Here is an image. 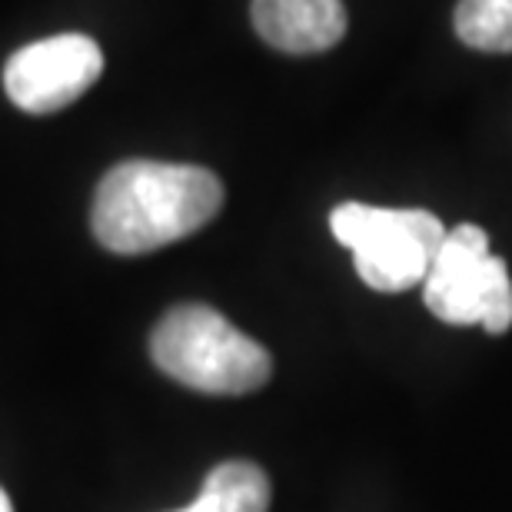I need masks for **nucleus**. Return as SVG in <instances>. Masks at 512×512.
Segmentation results:
<instances>
[{"label":"nucleus","instance_id":"20e7f679","mask_svg":"<svg viewBox=\"0 0 512 512\" xmlns=\"http://www.w3.org/2000/svg\"><path fill=\"white\" fill-rule=\"evenodd\" d=\"M429 313L449 326H483L506 333L512 326V280L499 256L489 253V233L476 223H459L446 233L433 270L423 283Z\"/></svg>","mask_w":512,"mask_h":512},{"label":"nucleus","instance_id":"423d86ee","mask_svg":"<svg viewBox=\"0 0 512 512\" xmlns=\"http://www.w3.org/2000/svg\"><path fill=\"white\" fill-rule=\"evenodd\" d=\"M253 27L283 54H320L343 40V0H253Z\"/></svg>","mask_w":512,"mask_h":512},{"label":"nucleus","instance_id":"1a4fd4ad","mask_svg":"<svg viewBox=\"0 0 512 512\" xmlns=\"http://www.w3.org/2000/svg\"><path fill=\"white\" fill-rule=\"evenodd\" d=\"M0 512H14V506H10V496L0 489Z\"/></svg>","mask_w":512,"mask_h":512},{"label":"nucleus","instance_id":"f03ea898","mask_svg":"<svg viewBox=\"0 0 512 512\" xmlns=\"http://www.w3.org/2000/svg\"><path fill=\"white\" fill-rule=\"evenodd\" d=\"M150 356L170 380L213 396H243L273 373L270 353L203 303H183L157 323Z\"/></svg>","mask_w":512,"mask_h":512},{"label":"nucleus","instance_id":"f257e3e1","mask_svg":"<svg viewBox=\"0 0 512 512\" xmlns=\"http://www.w3.org/2000/svg\"><path fill=\"white\" fill-rule=\"evenodd\" d=\"M220 207L223 183L207 167L124 160L100 180L90 227L110 253L140 256L207 227Z\"/></svg>","mask_w":512,"mask_h":512},{"label":"nucleus","instance_id":"39448f33","mask_svg":"<svg viewBox=\"0 0 512 512\" xmlns=\"http://www.w3.org/2000/svg\"><path fill=\"white\" fill-rule=\"evenodd\" d=\"M104 54L87 34H57L20 47L4 67V90L27 114H54L94 87Z\"/></svg>","mask_w":512,"mask_h":512},{"label":"nucleus","instance_id":"7ed1b4c3","mask_svg":"<svg viewBox=\"0 0 512 512\" xmlns=\"http://www.w3.org/2000/svg\"><path fill=\"white\" fill-rule=\"evenodd\" d=\"M330 230L353 253L360 280L380 293H403L426 283L449 233L429 210H386L366 203H340L330 213Z\"/></svg>","mask_w":512,"mask_h":512},{"label":"nucleus","instance_id":"0eeeda50","mask_svg":"<svg viewBox=\"0 0 512 512\" xmlns=\"http://www.w3.org/2000/svg\"><path fill=\"white\" fill-rule=\"evenodd\" d=\"M177 512H270V479L247 459L210 469L200 496Z\"/></svg>","mask_w":512,"mask_h":512},{"label":"nucleus","instance_id":"6e6552de","mask_svg":"<svg viewBox=\"0 0 512 512\" xmlns=\"http://www.w3.org/2000/svg\"><path fill=\"white\" fill-rule=\"evenodd\" d=\"M456 37L486 54H512V0H459Z\"/></svg>","mask_w":512,"mask_h":512}]
</instances>
